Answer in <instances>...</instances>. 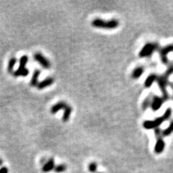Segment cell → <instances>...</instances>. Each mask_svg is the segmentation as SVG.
Masks as SVG:
<instances>
[{
  "label": "cell",
  "instance_id": "6da1fadb",
  "mask_svg": "<svg viewBox=\"0 0 173 173\" xmlns=\"http://www.w3.org/2000/svg\"><path fill=\"white\" fill-rule=\"evenodd\" d=\"M172 113V108L168 107L161 117H159V118H157L154 120H152V121H149V120L145 121L143 123V128L146 129V130H151V129H155L157 128H159V126L162 125L165 121H167L170 118Z\"/></svg>",
  "mask_w": 173,
  "mask_h": 173
},
{
  "label": "cell",
  "instance_id": "7a4b0ae2",
  "mask_svg": "<svg viewBox=\"0 0 173 173\" xmlns=\"http://www.w3.org/2000/svg\"><path fill=\"white\" fill-rule=\"evenodd\" d=\"M92 26L96 28H103L106 30H113L119 26V22L116 19L104 20L100 18H95L92 21Z\"/></svg>",
  "mask_w": 173,
  "mask_h": 173
},
{
  "label": "cell",
  "instance_id": "3957f363",
  "mask_svg": "<svg viewBox=\"0 0 173 173\" xmlns=\"http://www.w3.org/2000/svg\"><path fill=\"white\" fill-rule=\"evenodd\" d=\"M168 79H169V78L166 77L164 74H162V75L158 76L157 79V85H158L160 90L162 91V97L163 98L165 102L168 100L169 97V94H168L167 91V87L168 86V84H169Z\"/></svg>",
  "mask_w": 173,
  "mask_h": 173
},
{
  "label": "cell",
  "instance_id": "277c9868",
  "mask_svg": "<svg viewBox=\"0 0 173 173\" xmlns=\"http://www.w3.org/2000/svg\"><path fill=\"white\" fill-rule=\"evenodd\" d=\"M159 45L156 43H147L145 44L140 51L138 56L141 59L151 56L153 53L158 48Z\"/></svg>",
  "mask_w": 173,
  "mask_h": 173
},
{
  "label": "cell",
  "instance_id": "5b68a950",
  "mask_svg": "<svg viewBox=\"0 0 173 173\" xmlns=\"http://www.w3.org/2000/svg\"><path fill=\"white\" fill-rule=\"evenodd\" d=\"M173 52V44H169L164 46L163 48H160L159 50V54H160V59L161 61L164 64H167L169 61L167 59V55L169 53Z\"/></svg>",
  "mask_w": 173,
  "mask_h": 173
},
{
  "label": "cell",
  "instance_id": "8992f818",
  "mask_svg": "<svg viewBox=\"0 0 173 173\" xmlns=\"http://www.w3.org/2000/svg\"><path fill=\"white\" fill-rule=\"evenodd\" d=\"M34 59L44 68L48 69L51 68V62L46 57H45L41 53L37 52L34 54Z\"/></svg>",
  "mask_w": 173,
  "mask_h": 173
},
{
  "label": "cell",
  "instance_id": "52a82bcc",
  "mask_svg": "<svg viewBox=\"0 0 173 173\" xmlns=\"http://www.w3.org/2000/svg\"><path fill=\"white\" fill-rule=\"evenodd\" d=\"M28 61V56L26 55L22 56L20 59V66L18 69L14 72L13 76L15 77H21V74L23 72V70L26 68V64H27Z\"/></svg>",
  "mask_w": 173,
  "mask_h": 173
},
{
  "label": "cell",
  "instance_id": "ba28073f",
  "mask_svg": "<svg viewBox=\"0 0 173 173\" xmlns=\"http://www.w3.org/2000/svg\"><path fill=\"white\" fill-rule=\"evenodd\" d=\"M164 100L162 97H159V96H154L153 97V99H152V104H151V108L152 110H153L154 112L157 111V110H160V108L162 106L163 103H164Z\"/></svg>",
  "mask_w": 173,
  "mask_h": 173
},
{
  "label": "cell",
  "instance_id": "9c48e42d",
  "mask_svg": "<svg viewBox=\"0 0 173 173\" xmlns=\"http://www.w3.org/2000/svg\"><path fill=\"white\" fill-rule=\"evenodd\" d=\"M67 104L66 102H64V101H60V102H58L57 103H56L55 105H54L52 107H51V114H56L58 112L60 111L61 110H64L66 107H67Z\"/></svg>",
  "mask_w": 173,
  "mask_h": 173
},
{
  "label": "cell",
  "instance_id": "30bf717a",
  "mask_svg": "<svg viewBox=\"0 0 173 173\" xmlns=\"http://www.w3.org/2000/svg\"><path fill=\"white\" fill-rule=\"evenodd\" d=\"M54 83V79L53 77H47L46 79H44L43 80H42L41 82H40L38 83V85H37V88L38 90H43V89L46 88V87L51 86Z\"/></svg>",
  "mask_w": 173,
  "mask_h": 173
},
{
  "label": "cell",
  "instance_id": "8fae6325",
  "mask_svg": "<svg viewBox=\"0 0 173 173\" xmlns=\"http://www.w3.org/2000/svg\"><path fill=\"white\" fill-rule=\"evenodd\" d=\"M165 147V142L162 138H158L156 141L155 146H154V152L156 154L162 153Z\"/></svg>",
  "mask_w": 173,
  "mask_h": 173
},
{
  "label": "cell",
  "instance_id": "7c38bea8",
  "mask_svg": "<svg viewBox=\"0 0 173 173\" xmlns=\"http://www.w3.org/2000/svg\"><path fill=\"white\" fill-rule=\"evenodd\" d=\"M157 77H158L157 74H154V73L153 74H149V75L146 77V79H145L144 83V87H146V88H150L154 82H157Z\"/></svg>",
  "mask_w": 173,
  "mask_h": 173
},
{
  "label": "cell",
  "instance_id": "4fadbf2b",
  "mask_svg": "<svg viewBox=\"0 0 173 173\" xmlns=\"http://www.w3.org/2000/svg\"><path fill=\"white\" fill-rule=\"evenodd\" d=\"M54 168H55V161H54V159L51 158L43 165L42 171L43 172H48L52 169H54Z\"/></svg>",
  "mask_w": 173,
  "mask_h": 173
},
{
  "label": "cell",
  "instance_id": "5bb4252c",
  "mask_svg": "<svg viewBox=\"0 0 173 173\" xmlns=\"http://www.w3.org/2000/svg\"><path fill=\"white\" fill-rule=\"evenodd\" d=\"M144 71V68L143 66H137L133 70L131 73V78L133 79H138L142 76Z\"/></svg>",
  "mask_w": 173,
  "mask_h": 173
},
{
  "label": "cell",
  "instance_id": "9a60e30c",
  "mask_svg": "<svg viewBox=\"0 0 173 173\" xmlns=\"http://www.w3.org/2000/svg\"><path fill=\"white\" fill-rule=\"evenodd\" d=\"M40 74V71L39 69H35L34 71L33 74H32V78H31L30 82V85L32 87H37V85H38V78Z\"/></svg>",
  "mask_w": 173,
  "mask_h": 173
},
{
  "label": "cell",
  "instance_id": "2e32d148",
  "mask_svg": "<svg viewBox=\"0 0 173 173\" xmlns=\"http://www.w3.org/2000/svg\"><path fill=\"white\" fill-rule=\"evenodd\" d=\"M153 94H149V95L146 97V98L144 100V101H143L142 102V105H141V107H142V110H146V109L149 108V107L151 106V104H152V99H153Z\"/></svg>",
  "mask_w": 173,
  "mask_h": 173
},
{
  "label": "cell",
  "instance_id": "e0dca14e",
  "mask_svg": "<svg viewBox=\"0 0 173 173\" xmlns=\"http://www.w3.org/2000/svg\"><path fill=\"white\" fill-rule=\"evenodd\" d=\"M71 112H72V107L71 106H67L66 108L64 110L63 116H62V121L64 122H67L68 120L70 119V116H71Z\"/></svg>",
  "mask_w": 173,
  "mask_h": 173
},
{
  "label": "cell",
  "instance_id": "ac0fdd59",
  "mask_svg": "<svg viewBox=\"0 0 173 173\" xmlns=\"http://www.w3.org/2000/svg\"><path fill=\"white\" fill-rule=\"evenodd\" d=\"M17 63V59L15 57H12L9 61L8 65H7V71L10 74L13 73L14 67H15V64Z\"/></svg>",
  "mask_w": 173,
  "mask_h": 173
},
{
  "label": "cell",
  "instance_id": "d6986e66",
  "mask_svg": "<svg viewBox=\"0 0 173 173\" xmlns=\"http://www.w3.org/2000/svg\"><path fill=\"white\" fill-rule=\"evenodd\" d=\"M173 133V120L169 124L167 128L165 129L162 131V136H168L171 135Z\"/></svg>",
  "mask_w": 173,
  "mask_h": 173
},
{
  "label": "cell",
  "instance_id": "ffe728a7",
  "mask_svg": "<svg viewBox=\"0 0 173 173\" xmlns=\"http://www.w3.org/2000/svg\"><path fill=\"white\" fill-rule=\"evenodd\" d=\"M66 169V166L65 165H63V164H61V165H57V166L55 167L54 168V171L56 173H61L65 172Z\"/></svg>",
  "mask_w": 173,
  "mask_h": 173
},
{
  "label": "cell",
  "instance_id": "44dd1931",
  "mask_svg": "<svg viewBox=\"0 0 173 173\" xmlns=\"http://www.w3.org/2000/svg\"><path fill=\"white\" fill-rule=\"evenodd\" d=\"M172 74H173V63H171L169 64L167 68V70L165 71V72L164 73V75H165L166 77L169 78Z\"/></svg>",
  "mask_w": 173,
  "mask_h": 173
},
{
  "label": "cell",
  "instance_id": "7402d4cb",
  "mask_svg": "<svg viewBox=\"0 0 173 173\" xmlns=\"http://www.w3.org/2000/svg\"><path fill=\"white\" fill-rule=\"evenodd\" d=\"M97 165L95 162H91L89 165V171L92 173H95L97 171Z\"/></svg>",
  "mask_w": 173,
  "mask_h": 173
},
{
  "label": "cell",
  "instance_id": "603a6c76",
  "mask_svg": "<svg viewBox=\"0 0 173 173\" xmlns=\"http://www.w3.org/2000/svg\"><path fill=\"white\" fill-rule=\"evenodd\" d=\"M162 131L160 128H157V129H154V135H155L156 138L158 139V138H162Z\"/></svg>",
  "mask_w": 173,
  "mask_h": 173
},
{
  "label": "cell",
  "instance_id": "cb8c5ba5",
  "mask_svg": "<svg viewBox=\"0 0 173 173\" xmlns=\"http://www.w3.org/2000/svg\"><path fill=\"white\" fill-rule=\"evenodd\" d=\"M29 73H30V71H29L28 68H25L24 70H23V72H22V74H21V77H27V76L29 74Z\"/></svg>",
  "mask_w": 173,
  "mask_h": 173
},
{
  "label": "cell",
  "instance_id": "d4e9b609",
  "mask_svg": "<svg viewBox=\"0 0 173 173\" xmlns=\"http://www.w3.org/2000/svg\"><path fill=\"white\" fill-rule=\"evenodd\" d=\"M0 173H8V168L7 167H2L0 168Z\"/></svg>",
  "mask_w": 173,
  "mask_h": 173
},
{
  "label": "cell",
  "instance_id": "484cf974",
  "mask_svg": "<svg viewBox=\"0 0 173 173\" xmlns=\"http://www.w3.org/2000/svg\"><path fill=\"white\" fill-rule=\"evenodd\" d=\"M2 163H3V162H2V160H1V159H0V166H1V165H2Z\"/></svg>",
  "mask_w": 173,
  "mask_h": 173
},
{
  "label": "cell",
  "instance_id": "4316f807",
  "mask_svg": "<svg viewBox=\"0 0 173 173\" xmlns=\"http://www.w3.org/2000/svg\"><path fill=\"white\" fill-rule=\"evenodd\" d=\"M99 173H102V172H99Z\"/></svg>",
  "mask_w": 173,
  "mask_h": 173
},
{
  "label": "cell",
  "instance_id": "83f0119b",
  "mask_svg": "<svg viewBox=\"0 0 173 173\" xmlns=\"http://www.w3.org/2000/svg\"><path fill=\"white\" fill-rule=\"evenodd\" d=\"M172 100H173V97H172Z\"/></svg>",
  "mask_w": 173,
  "mask_h": 173
}]
</instances>
